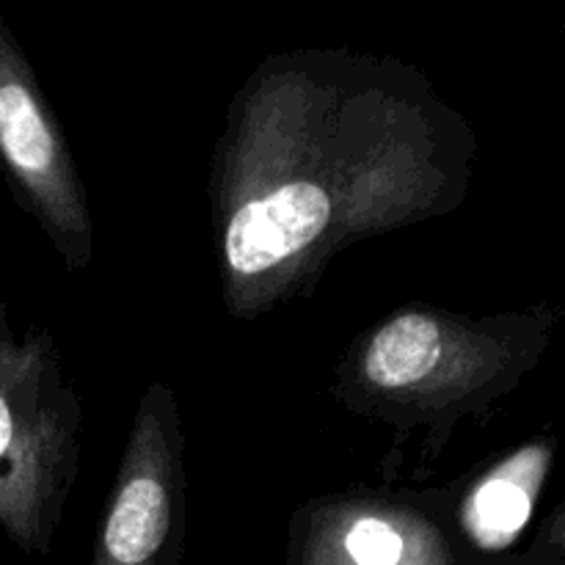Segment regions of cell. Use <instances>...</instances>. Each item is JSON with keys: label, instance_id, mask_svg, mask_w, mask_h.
I'll list each match as a JSON object with an SVG mask.
<instances>
[{"label": "cell", "instance_id": "1", "mask_svg": "<svg viewBox=\"0 0 565 565\" xmlns=\"http://www.w3.org/2000/svg\"><path fill=\"white\" fill-rule=\"evenodd\" d=\"M401 66L296 58L248 86L221 152L232 312H259L362 235L458 202L467 154Z\"/></svg>", "mask_w": 565, "mask_h": 565}, {"label": "cell", "instance_id": "2", "mask_svg": "<svg viewBox=\"0 0 565 565\" xmlns=\"http://www.w3.org/2000/svg\"><path fill=\"white\" fill-rule=\"evenodd\" d=\"M83 406L47 331H17L0 301V527L47 555L81 472Z\"/></svg>", "mask_w": 565, "mask_h": 565}, {"label": "cell", "instance_id": "3", "mask_svg": "<svg viewBox=\"0 0 565 565\" xmlns=\"http://www.w3.org/2000/svg\"><path fill=\"white\" fill-rule=\"evenodd\" d=\"M539 348H522L519 329H480L436 309H403L370 334L351 367V397L370 412L439 414L516 381Z\"/></svg>", "mask_w": 565, "mask_h": 565}, {"label": "cell", "instance_id": "4", "mask_svg": "<svg viewBox=\"0 0 565 565\" xmlns=\"http://www.w3.org/2000/svg\"><path fill=\"white\" fill-rule=\"evenodd\" d=\"M185 539L182 430L171 386L141 397L105 516L94 565H177Z\"/></svg>", "mask_w": 565, "mask_h": 565}, {"label": "cell", "instance_id": "5", "mask_svg": "<svg viewBox=\"0 0 565 565\" xmlns=\"http://www.w3.org/2000/svg\"><path fill=\"white\" fill-rule=\"evenodd\" d=\"M0 163L14 196L72 270L92 263L86 191L31 64L0 17Z\"/></svg>", "mask_w": 565, "mask_h": 565}, {"label": "cell", "instance_id": "6", "mask_svg": "<svg viewBox=\"0 0 565 565\" xmlns=\"http://www.w3.org/2000/svg\"><path fill=\"white\" fill-rule=\"evenodd\" d=\"M298 565H452L439 530L406 508L362 502L309 522Z\"/></svg>", "mask_w": 565, "mask_h": 565}, {"label": "cell", "instance_id": "7", "mask_svg": "<svg viewBox=\"0 0 565 565\" xmlns=\"http://www.w3.org/2000/svg\"><path fill=\"white\" fill-rule=\"evenodd\" d=\"M550 472V445H530L491 469L463 502L461 524L475 546L500 552L519 539Z\"/></svg>", "mask_w": 565, "mask_h": 565}]
</instances>
